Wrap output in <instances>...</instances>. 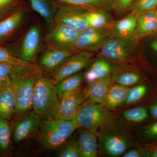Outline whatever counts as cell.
Instances as JSON below:
<instances>
[{
  "label": "cell",
  "mask_w": 157,
  "mask_h": 157,
  "mask_svg": "<svg viewBox=\"0 0 157 157\" xmlns=\"http://www.w3.org/2000/svg\"><path fill=\"white\" fill-rule=\"evenodd\" d=\"M60 101L55 85L50 78L40 73L38 76L32 98L33 110L42 120L56 119Z\"/></svg>",
  "instance_id": "1"
},
{
  "label": "cell",
  "mask_w": 157,
  "mask_h": 157,
  "mask_svg": "<svg viewBox=\"0 0 157 157\" xmlns=\"http://www.w3.org/2000/svg\"><path fill=\"white\" fill-rule=\"evenodd\" d=\"M78 128L75 118L70 120H42L37 140L47 150L58 149Z\"/></svg>",
  "instance_id": "2"
},
{
  "label": "cell",
  "mask_w": 157,
  "mask_h": 157,
  "mask_svg": "<svg viewBox=\"0 0 157 157\" xmlns=\"http://www.w3.org/2000/svg\"><path fill=\"white\" fill-rule=\"evenodd\" d=\"M42 70L17 67L12 76V85L16 101L17 116L22 115L32 109V98L35 84Z\"/></svg>",
  "instance_id": "3"
},
{
  "label": "cell",
  "mask_w": 157,
  "mask_h": 157,
  "mask_svg": "<svg viewBox=\"0 0 157 157\" xmlns=\"http://www.w3.org/2000/svg\"><path fill=\"white\" fill-rule=\"evenodd\" d=\"M44 37L41 26L35 24L27 29L17 41L6 48L14 56L34 63L44 43Z\"/></svg>",
  "instance_id": "4"
},
{
  "label": "cell",
  "mask_w": 157,
  "mask_h": 157,
  "mask_svg": "<svg viewBox=\"0 0 157 157\" xmlns=\"http://www.w3.org/2000/svg\"><path fill=\"white\" fill-rule=\"evenodd\" d=\"M46 29L44 37L46 47L56 49H74L79 31L67 25L53 21Z\"/></svg>",
  "instance_id": "5"
},
{
  "label": "cell",
  "mask_w": 157,
  "mask_h": 157,
  "mask_svg": "<svg viewBox=\"0 0 157 157\" xmlns=\"http://www.w3.org/2000/svg\"><path fill=\"white\" fill-rule=\"evenodd\" d=\"M11 127L12 140L19 143L36 137L42 119L33 110L17 116Z\"/></svg>",
  "instance_id": "6"
},
{
  "label": "cell",
  "mask_w": 157,
  "mask_h": 157,
  "mask_svg": "<svg viewBox=\"0 0 157 157\" xmlns=\"http://www.w3.org/2000/svg\"><path fill=\"white\" fill-rule=\"evenodd\" d=\"M75 118L78 128L95 131L106 121L107 114L102 104L87 99L78 108Z\"/></svg>",
  "instance_id": "7"
},
{
  "label": "cell",
  "mask_w": 157,
  "mask_h": 157,
  "mask_svg": "<svg viewBox=\"0 0 157 157\" xmlns=\"http://www.w3.org/2000/svg\"><path fill=\"white\" fill-rule=\"evenodd\" d=\"M134 40L109 37L100 49L101 57L113 61H122L129 58L135 48Z\"/></svg>",
  "instance_id": "8"
},
{
  "label": "cell",
  "mask_w": 157,
  "mask_h": 157,
  "mask_svg": "<svg viewBox=\"0 0 157 157\" xmlns=\"http://www.w3.org/2000/svg\"><path fill=\"white\" fill-rule=\"evenodd\" d=\"M93 56L91 52L86 51L76 52L52 72L51 80L55 84L65 77L78 73L90 63Z\"/></svg>",
  "instance_id": "9"
},
{
  "label": "cell",
  "mask_w": 157,
  "mask_h": 157,
  "mask_svg": "<svg viewBox=\"0 0 157 157\" xmlns=\"http://www.w3.org/2000/svg\"><path fill=\"white\" fill-rule=\"evenodd\" d=\"M111 31L105 28L89 27L80 32L73 49L93 52L100 50L110 37Z\"/></svg>",
  "instance_id": "10"
},
{
  "label": "cell",
  "mask_w": 157,
  "mask_h": 157,
  "mask_svg": "<svg viewBox=\"0 0 157 157\" xmlns=\"http://www.w3.org/2000/svg\"><path fill=\"white\" fill-rule=\"evenodd\" d=\"M84 9L83 7L57 4V9L52 21L63 23L82 32L89 27L85 18Z\"/></svg>",
  "instance_id": "11"
},
{
  "label": "cell",
  "mask_w": 157,
  "mask_h": 157,
  "mask_svg": "<svg viewBox=\"0 0 157 157\" xmlns=\"http://www.w3.org/2000/svg\"><path fill=\"white\" fill-rule=\"evenodd\" d=\"M87 99L86 89L81 87L69 92L60 100L59 107L56 119L74 118L81 104Z\"/></svg>",
  "instance_id": "12"
},
{
  "label": "cell",
  "mask_w": 157,
  "mask_h": 157,
  "mask_svg": "<svg viewBox=\"0 0 157 157\" xmlns=\"http://www.w3.org/2000/svg\"><path fill=\"white\" fill-rule=\"evenodd\" d=\"M26 11L23 6L0 21V46L17 33L25 21Z\"/></svg>",
  "instance_id": "13"
},
{
  "label": "cell",
  "mask_w": 157,
  "mask_h": 157,
  "mask_svg": "<svg viewBox=\"0 0 157 157\" xmlns=\"http://www.w3.org/2000/svg\"><path fill=\"white\" fill-rule=\"evenodd\" d=\"M76 52L72 48L56 49L46 47L39 57L38 65L42 70L52 73L66 59Z\"/></svg>",
  "instance_id": "14"
},
{
  "label": "cell",
  "mask_w": 157,
  "mask_h": 157,
  "mask_svg": "<svg viewBox=\"0 0 157 157\" xmlns=\"http://www.w3.org/2000/svg\"><path fill=\"white\" fill-rule=\"evenodd\" d=\"M102 144L105 153L112 157L123 155L129 147V140L119 133L112 132L103 137Z\"/></svg>",
  "instance_id": "15"
},
{
  "label": "cell",
  "mask_w": 157,
  "mask_h": 157,
  "mask_svg": "<svg viewBox=\"0 0 157 157\" xmlns=\"http://www.w3.org/2000/svg\"><path fill=\"white\" fill-rule=\"evenodd\" d=\"M77 142L81 157H98L95 131L84 129L79 133Z\"/></svg>",
  "instance_id": "16"
},
{
  "label": "cell",
  "mask_w": 157,
  "mask_h": 157,
  "mask_svg": "<svg viewBox=\"0 0 157 157\" xmlns=\"http://www.w3.org/2000/svg\"><path fill=\"white\" fill-rule=\"evenodd\" d=\"M137 15L131 12L114 24L111 30L113 36L134 40L137 26Z\"/></svg>",
  "instance_id": "17"
},
{
  "label": "cell",
  "mask_w": 157,
  "mask_h": 157,
  "mask_svg": "<svg viewBox=\"0 0 157 157\" xmlns=\"http://www.w3.org/2000/svg\"><path fill=\"white\" fill-rule=\"evenodd\" d=\"M155 9L143 12L137 16L135 39L136 37L147 36L157 33V21Z\"/></svg>",
  "instance_id": "18"
},
{
  "label": "cell",
  "mask_w": 157,
  "mask_h": 157,
  "mask_svg": "<svg viewBox=\"0 0 157 157\" xmlns=\"http://www.w3.org/2000/svg\"><path fill=\"white\" fill-rule=\"evenodd\" d=\"M16 104L12 85L0 90V117L10 120L16 113Z\"/></svg>",
  "instance_id": "19"
},
{
  "label": "cell",
  "mask_w": 157,
  "mask_h": 157,
  "mask_svg": "<svg viewBox=\"0 0 157 157\" xmlns=\"http://www.w3.org/2000/svg\"><path fill=\"white\" fill-rule=\"evenodd\" d=\"M109 77L89 83L86 89L87 99L96 104H103L111 85Z\"/></svg>",
  "instance_id": "20"
},
{
  "label": "cell",
  "mask_w": 157,
  "mask_h": 157,
  "mask_svg": "<svg viewBox=\"0 0 157 157\" xmlns=\"http://www.w3.org/2000/svg\"><path fill=\"white\" fill-rule=\"evenodd\" d=\"M34 11L45 21L46 28L50 25L57 9V4L54 0H29Z\"/></svg>",
  "instance_id": "21"
},
{
  "label": "cell",
  "mask_w": 157,
  "mask_h": 157,
  "mask_svg": "<svg viewBox=\"0 0 157 157\" xmlns=\"http://www.w3.org/2000/svg\"><path fill=\"white\" fill-rule=\"evenodd\" d=\"M112 67L108 62L103 60L97 61L86 70L83 78L88 83H92L100 79L109 77Z\"/></svg>",
  "instance_id": "22"
},
{
  "label": "cell",
  "mask_w": 157,
  "mask_h": 157,
  "mask_svg": "<svg viewBox=\"0 0 157 157\" xmlns=\"http://www.w3.org/2000/svg\"><path fill=\"white\" fill-rule=\"evenodd\" d=\"M130 89L128 87L118 84L110 86L104 102L105 106L113 109L124 103Z\"/></svg>",
  "instance_id": "23"
},
{
  "label": "cell",
  "mask_w": 157,
  "mask_h": 157,
  "mask_svg": "<svg viewBox=\"0 0 157 157\" xmlns=\"http://www.w3.org/2000/svg\"><path fill=\"white\" fill-rule=\"evenodd\" d=\"M83 79V75L79 72L67 76L56 83V89L59 99L67 93L81 87Z\"/></svg>",
  "instance_id": "24"
},
{
  "label": "cell",
  "mask_w": 157,
  "mask_h": 157,
  "mask_svg": "<svg viewBox=\"0 0 157 157\" xmlns=\"http://www.w3.org/2000/svg\"><path fill=\"white\" fill-rule=\"evenodd\" d=\"M0 63L13 67H23L31 70L42 71V68L38 64L14 56L8 48L2 46H0Z\"/></svg>",
  "instance_id": "25"
},
{
  "label": "cell",
  "mask_w": 157,
  "mask_h": 157,
  "mask_svg": "<svg viewBox=\"0 0 157 157\" xmlns=\"http://www.w3.org/2000/svg\"><path fill=\"white\" fill-rule=\"evenodd\" d=\"M12 141L11 127L9 121L0 117V153L7 154L11 149Z\"/></svg>",
  "instance_id": "26"
},
{
  "label": "cell",
  "mask_w": 157,
  "mask_h": 157,
  "mask_svg": "<svg viewBox=\"0 0 157 157\" xmlns=\"http://www.w3.org/2000/svg\"><path fill=\"white\" fill-rule=\"evenodd\" d=\"M83 14L89 27L105 28L109 23L107 15L101 11L84 8Z\"/></svg>",
  "instance_id": "27"
},
{
  "label": "cell",
  "mask_w": 157,
  "mask_h": 157,
  "mask_svg": "<svg viewBox=\"0 0 157 157\" xmlns=\"http://www.w3.org/2000/svg\"><path fill=\"white\" fill-rule=\"evenodd\" d=\"M57 4H67L89 9L113 7L114 0H54Z\"/></svg>",
  "instance_id": "28"
},
{
  "label": "cell",
  "mask_w": 157,
  "mask_h": 157,
  "mask_svg": "<svg viewBox=\"0 0 157 157\" xmlns=\"http://www.w3.org/2000/svg\"><path fill=\"white\" fill-rule=\"evenodd\" d=\"M144 127L140 132V136L145 147L152 149L157 147V120Z\"/></svg>",
  "instance_id": "29"
},
{
  "label": "cell",
  "mask_w": 157,
  "mask_h": 157,
  "mask_svg": "<svg viewBox=\"0 0 157 157\" xmlns=\"http://www.w3.org/2000/svg\"><path fill=\"white\" fill-rule=\"evenodd\" d=\"M125 119L133 122H142L151 117L148 108L145 107H136L126 110L123 113Z\"/></svg>",
  "instance_id": "30"
},
{
  "label": "cell",
  "mask_w": 157,
  "mask_h": 157,
  "mask_svg": "<svg viewBox=\"0 0 157 157\" xmlns=\"http://www.w3.org/2000/svg\"><path fill=\"white\" fill-rule=\"evenodd\" d=\"M150 89L148 85L145 83L137 85L129 90L124 104H132L143 100L148 95Z\"/></svg>",
  "instance_id": "31"
},
{
  "label": "cell",
  "mask_w": 157,
  "mask_h": 157,
  "mask_svg": "<svg viewBox=\"0 0 157 157\" xmlns=\"http://www.w3.org/2000/svg\"><path fill=\"white\" fill-rule=\"evenodd\" d=\"M23 0H0V21L22 7Z\"/></svg>",
  "instance_id": "32"
},
{
  "label": "cell",
  "mask_w": 157,
  "mask_h": 157,
  "mask_svg": "<svg viewBox=\"0 0 157 157\" xmlns=\"http://www.w3.org/2000/svg\"><path fill=\"white\" fill-rule=\"evenodd\" d=\"M113 79L118 84L128 87L140 84L143 78L138 73L126 72L115 76Z\"/></svg>",
  "instance_id": "33"
},
{
  "label": "cell",
  "mask_w": 157,
  "mask_h": 157,
  "mask_svg": "<svg viewBox=\"0 0 157 157\" xmlns=\"http://www.w3.org/2000/svg\"><path fill=\"white\" fill-rule=\"evenodd\" d=\"M157 0H135L130 7L132 12L138 16L139 14L156 9Z\"/></svg>",
  "instance_id": "34"
},
{
  "label": "cell",
  "mask_w": 157,
  "mask_h": 157,
  "mask_svg": "<svg viewBox=\"0 0 157 157\" xmlns=\"http://www.w3.org/2000/svg\"><path fill=\"white\" fill-rule=\"evenodd\" d=\"M17 67L0 63V90L12 84V76Z\"/></svg>",
  "instance_id": "35"
},
{
  "label": "cell",
  "mask_w": 157,
  "mask_h": 157,
  "mask_svg": "<svg viewBox=\"0 0 157 157\" xmlns=\"http://www.w3.org/2000/svg\"><path fill=\"white\" fill-rule=\"evenodd\" d=\"M58 155L60 157H81L77 140L73 139L68 142Z\"/></svg>",
  "instance_id": "36"
},
{
  "label": "cell",
  "mask_w": 157,
  "mask_h": 157,
  "mask_svg": "<svg viewBox=\"0 0 157 157\" xmlns=\"http://www.w3.org/2000/svg\"><path fill=\"white\" fill-rule=\"evenodd\" d=\"M150 149L144 146L134 149L125 153L123 157H148Z\"/></svg>",
  "instance_id": "37"
},
{
  "label": "cell",
  "mask_w": 157,
  "mask_h": 157,
  "mask_svg": "<svg viewBox=\"0 0 157 157\" xmlns=\"http://www.w3.org/2000/svg\"><path fill=\"white\" fill-rule=\"evenodd\" d=\"M135 0H114L113 8L120 12H123L129 9Z\"/></svg>",
  "instance_id": "38"
},
{
  "label": "cell",
  "mask_w": 157,
  "mask_h": 157,
  "mask_svg": "<svg viewBox=\"0 0 157 157\" xmlns=\"http://www.w3.org/2000/svg\"><path fill=\"white\" fill-rule=\"evenodd\" d=\"M156 96L155 101H153L148 107L151 117L154 120H157V94Z\"/></svg>",
  "instance_id": "39"
},
{
  "label": "cell",
  "mask_w": 157,
  "mask_h": 157,
  "mask_svg": "<svg viewBox=\"0 0 157 157\" xmlns=\"http://www.w3.org/2000/svg\"><path fill=\"white\" fill-rule=\"evenodd\" d=\"M148 157H157V147L152 149H150Z\"/></svg>",
  "instance_id": "40"
},
{
  "label": "cell",
  "mask_w": 157,
  "mask_h": 157,
  "mask_svg": "<svg viewBox=\"0 0 157 157\" xmlns=\"http://www.w3.org/2000/svg\"><path fill=\"white\" fill-rule=\"evenodd\" d=\"M151 47L157 53V41H154L151 43Z\"/></svg>",
  "instance_id": "41"
},
{
  "label": "cell",
  "mask_w": 157,
  "mask_h": 157,
  "mask_svg": "<svg viewBox=\"0 0 157 157\" xmlns=\"http://www.w3.org/2000/svg\"><path fill=\"white\" fill-rule=\"evenodd\" d=\"M155 13L157 21V9H155Z\"/></svg>",
  "instance_id": "42"
}]
</instances>
